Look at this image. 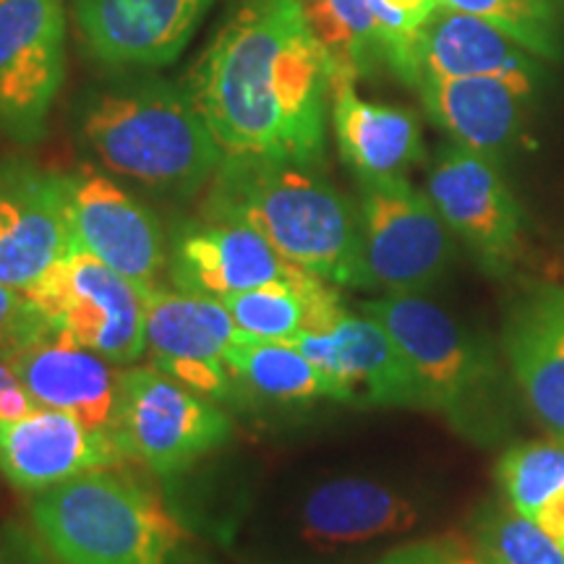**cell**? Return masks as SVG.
<instances>
[{"instance_id": "obj_1", "label": "cell", "mask_w": 564, "mask_h": 564, "mask_svg": "<svg viewBox=\"0 0 564 564\" xmlns=\"http://www.w3.org/2000/svg\"><path fill=\"white\" fill-rule=\"evenodd\" d=\"M337 70L301 0H243L188 74L228 158L324 165Z\"/></svg>"}, {"instance_id": "obj_22", "label": "cell", "mask_w": 564, "mask_h": 564, "mask_svg": "<svg viewBox=\"0 0 564 564\" xmlns=\"http://www.w3.org/2000/svg\"><path fill=\"white\" fill-rule=\"evenodd\" d=\"M421 520L415 502L369 478L322 484L301 507V535L319 549L356 546L405 533Z\"/></svg>"}, {"instance_id": "obj_6", "label": "cell", "mask_w": 564, "mask_h": 564, "mask_svg": "<svg viewBox=\"0 0 564 564\" xmlns=\"http://www.w3.org/2000/svg\"><path fill=\"white\" fill-rule=\"evenodd\" d=\"M24 293L55 333L112 366H131L147 352L144 295L89 251L61 259Z\"/></svg>"}, {"instance_id": "obj_28", "label": "cell", "mask_w": 564, "mask_h": 564, "mask_svg": "<svg viewBox=\"0 0 564 564\" xmlns=\"http://www.w3.org/2000/svg\"><path fill=\"white\" fill-rule=\"evenodd\" d=\"M478 564H564V549L507 499L481 505L474 520Z\"/></svg>"}, {"instance_id": "obj_12", "label": "cell", "mask_w": 564, "mask_h": 564, "mask_svg": "<svg viewBox=\"0 0 564 564\" xmlns=\"http://www.w3.org/2000/svg\"><path fill=\"white\" fill-rule=\"evenodd\" d=\"M152 366L217 403H232L225 350L243 333L223 301L154 285L141 291Z\"/></svg>"}, {"instance_id": "obj_19", "label": "cell", "mask_w": 564, "mask_h": 564, "mask_svg": "<svg viewBox=\"0 0 564 564\" xmlns=\"http://www.w3.org/2000/svg\"><path fill=\"white\" fill-rule=\"evenodd\" d=\"M533 84L510 76H421L415 89L453 144L499 162L518 139Z\"/></svg>"}, {"instance_id": "obj_30", "label": "cell", "mask_w": 564, "mask_h": 564, "mask_svg": "<svg viewBox=\"0 0 564 564\" xmlns=\"http://www.w3.org/2000/svg\"><path fill=\"white\" fill-rule=\"evenodd\" d=\"M440 6V0H369L382 58L411 87L415 84V42Z\"/></svg>"}, {"instance_id": "obj_15", "label": "cell", "mask_w": 564, "mask_h": 564, "mask_svg": "<svg viewBox=\"0 0 564 564\" xmlns=\"http://www.w3.org/2000/svg\"><path fill=\"white\" fill-rule=\"evenodd\" d=\"M121 444L55 408L0 421V474L19 491L40 494L91 470L126 463Z\"/></svg>"}, {"instance_id": "obj_34", "label": "cell", "mask_w": 564, "mask_h": 564, "mask_svg": "<svg viewBox=\"0 0 564 564\" xmlns=\"http://www.w3.org/2000/svg\"><path fill=\"white\" fill-rule=\"evenodd\" d=\"M19 212V160L0 162V238L11 230Z\"/></svg>"}, {"instance_id": "obj_27", "label": "cell", "mask_w": 564, "mask_h": 564, "mask_svg": "<svg viewBox=\"0 0 564 564\" xmlns=\"http://www.w3.org/2000/svg\"><path fill=\"white\" fill-rule=\"evenodd\" d=\"M308 24L327 51L337 79L371 74L382 58L369 0H301Z\"/></svg>"}, {"instance_id": "obj_33", "label": "cell", "mask_w": 564, "mask_h": 564, "mask_svg": "<svg viewBox=\"0 0 564 564\" xmlns=\"http://www.w3.org/2000/svg\"><path fill=\"white\" fill-rule=\"evenodd\" d=\"M37 403L30 398V392L21 384L17 369L11 361L0 358V421H13L21 415L37 411Z\"/></svg>"}, {"instance_id": "obj_8", "label": "cell", "mask_w": 564, "mask_h": 564, "mask_svg": "<svg viewBox=\"0 0 564 564\" xmlns=\"http://www.w3.org/2000/svg\"><path fill=\"white\" fill-rule=\"evenodd\" d=\"M358 183L364 259L373 288L390 295H421L434 288L453 259V241L429 194L413 188L405 175Z\"/></svg>"}, {"instance_id": "obj_11", "label": "cell", "mask_w": 564, "mask_h": 564, "mask_svg": "<svg viewBox=\"0 0 564 564\" xmlns=\"http://www.w3.org/2000/svg\"><path fill=\"white\" fill-rule=\"evenodd\" d=\"M291 345L329 379L335 403L429 411L403 348L371 316L348 312L329 333L299 335Z\"/></svg>"}, {"instance_id": "obj_4", "label": "cell", "mask_w": 564, "mask_h": 564, "mask_svg": "<svg viewBox=\"0 0 564 564\" xmlns=\"http://www.w3.org/2000/svg\"><path fill=\"white\" fill-rule=\"evenodd\" d=\"M361 314L382 324L403 348L429 411L442 413L457 434L489 444L510 432V398L497 356L444 308L421 295L387 293L364 301Z\"/></svg>"}, {"instance_id": "obj_36", "label": "cell", "mask_w": 564, "mask_h": 564, "mask_svg": "<svg viewBox=\"0 0 564 564\" xmlns=\"http://www.w3.org/2000/svg\"><path fill=\"white\" fill-rule=\"evenodd\" d=\"M173 564H209V562H204L199 556H192V554H178Z\"/></svg>"}, {"instance_id": "obj_14", "label": "cell", "mask_w": 564, "mask_h": 564, "mask_svg": "<svg viewBox=\"0 0 564 564\" xmlns=\"http://www.w3.org/2000/svg\"><path fill=\"white\" fill-rule=\"evenodd\" d=\"M299 267L282 259L249 223L204 217L181 223L167 243V274L178 291L225 301L267 282L288 280Z\"/></svg>"}, {"instance_id": "obj_29", "label": "cell", "mask_w": 564, "mask_h": 564, "mask_svg": "<svg viewBox=\"0 0 564 564\" xmlns=\"http://www.w3.org/2000/svg\"><path fill=\"white\" fill-rule=\"evenodd\" d=\"M440 3L491 21L535 58H562L564 0H440Z\"/></svg>"}, {"instance_id": "obj_18", "label": "cell", "mask_w": 564, "mask_h": 564, "mask_svg": "<svg viewBox=\"0 0 564 564\" xmlns=\"http://www.w3.org/2000/svg\"><path fill=\"white\" fill-rule=\"evenodd\" d=\"M502 345L528 408L564 442V288L539 285L514 303Z\"/></svg>"}, {"instance_id": "obj_32", "label": "cell", "mask_w": 564, "mask_h": 564, "mask_svg": "<svg viewBox=\"0 0 564 564\" xmlns=\"http://www.w3.org/2000/svg\"><path fill=\"white\" fill-rule=\"evenodd\" d=\"M379 564H478V560L460 541L442 539L394 549Z\"/></svg>"}, {"instance_id": "obj_35", "label": "cell", "mask_w": 564, "mask_h": 564, "mask_svg": "<svg viewBox=\"0 0 564 564\" xmlns=\"http://www.w3.org/2000/svg\"><path fill=\"white\" fill-rule=\"evenodd\" d=\"M0 564H37L32 546L21 541L17 533L0 535Z\"/></svg>"}, {"instance_id": "obj_10", "label": "cell", "mask_w": 564, "mask_h": 564, "mask_svg": "<svg viewBox=\"0 0 564 564\" xmlns=\"http://www.w3.org/2000/svg\"><path fill=\"white\" fill-rule=\"evenodd\" d=\"M426 194L484 270H512L523 251V212L497 160L457 144L444 147L429 171Z\"/></svg>"}, {"instance_id": "obj_3", "label": "cell", "mask_w": 564, "mask_h": 564, "mask_svg": "<svg viewBox=\"0 0 564 564\" xmlns=\"http://www.w3.org/2000/svg\"><path fill=\"white\" fill-rule=\"evenodd\" d=\"M79 133L105 171L175 199L207 186L225 160L188 87L154 76L91 91L82 102Z\"/></svg>"}, {"instance_id": "obj_9", "label": "cell", "mask_w": 564, "mask_h": 564, "mask_svg": "<svg viewBox=\"0 0 564 564\" xmlns=\"http://www.w3.org/2000/svg\"><path fill=\"white\" fill-rule=\"evenodd\" d=\"M66 79L63 0L0 3V137L17 144L42 139Z\"/></svg>"}, {"instance_id": "obj_25", "label": "cell", "mask_w": 564, "mask_h": 564, "mask_svg": "<svg viewBox=\"0 0 564 564\" xmlns=\"http://www.w3.org/2000/svg\"><path fill=\"white\" fill-rule=\"evenodd\" d=\"M232 377V405L303 408L316 400H333L329 379L291 343H267L241 335L225 350Z\"/></svg>"}, {"instance_id": "obj_23", "label": "cell", "mask_w": 564, "mask_h": 564, "mask_svg": "<svg viewBox=\"0 0 564 564\" xmlns=\"http://www.w3.org/2000/svg\"><path fill=\"white\" fill-rule=\"evenodd\" d=\"M329 105L337 147L358 181L403 175L423 160L421 123L413 112L364 100L356 79H335Z\"/></svg>"}, {"instance_id": "obj_31", "label": "cell", "mask_w": 564, "mask_h": 564, "mask_svg": "<svg viewBox=\"0 0 564 564\" xmlns=\"http://www.w3.org/2000/svg\"><path fill=\"white\" fill-rule=\"evenodd\" d=\"M51 333L53 327L26 299V293L0 282V358L13 361Z\"/></svg>"}, {"instance_id": "obj_16", "label": "cell", "mask_w": 564, "mask_h": 564, "mask_svg": "<svg viewBox=\"0 0 564 564\" xmlns=\"http://www.w3.org/2000/svg\"><path fill=\"white\" fill-rule=\"evenodd\" d=\"M70 209L79 246L139 291L158 285L167 243L152 209L100 173L70 175Z\"/></svg>"}, {"instance_id": "obj_24", "label": "cell", "mask_w": 564, "mask_h": 564, "mask_svg": "<svg viewBox=\"0 0 564 564\" xmlns=\"http://www.w3.org/2000/svg\"><path fill=\"white\" fill-rule=\"evenodd\" d=\"M223 303L243 335L267 343H293L306 333H329L348 314L337 285L301 267L288 280L267 282Z\"/></svg>"}, {"instance_id": "obj_21", "label": "cell", "mask_w": 564, "mask_h": 564, "mask_svg": "<svg viewBox=\"0 0 564 564\" xmlns=\"http://www.w3.org/2000/svg\"><path fill=\"white\" fill-rule=\"evenodd\" d=\"M421 76H510L535 82L539 63L491 21L440 6L415 42V84Z\"/></svg>"}, {"instance_id": "obj_2", "label": "cell", "mask_w": 564, "mask_h": 564, "mask_svg": "<svg viewBox=\"0 0 564 564\" xmlns=\"http://www.w3.org/2000/svg\"><path fill=\"white\" fill-rule=\"evenodd\" d=\"M209 183L204 217L249 223L282 259L337 288H373L358 209L322 167L225 154Z\"/></svg>"}, {"instance_id": "obj_13", "label": "cell", "mask_w": 564, "mask_h": 564, "mask_svg": "<svg viewBox=\"0 0 564 564\" xmlns=\"http://www.w3.org/2000/svg\"><path fill=\"white\" fill-rule=\"evenodd\" d=\"M215 0H74L84 51L116 74L173 63Z\"/></svg>"}, {"instance_id": "obj_20", "label": "cell", "mask_w": 564, "mask_h": 564, "mask_svg": "<svg viewBox=\"0 0 564 564\" xmlns=\"http://www.w3.org/2000/svg\"><path fill=\"white\" fill-rule=\"evenodd\" d=\"M79 246L70 209V175L19 160V212L0 238V282L26 291Z\"/></svg>"}, {"instance_id": "obj_7", "label": "cell", "mask_w": 564, "mask_h": 564, "mask_svg": "<svg viewBox=\"0 0 564 564\" xmlns=\"http://www.w3.org/2000/svg\"><path fill=\"white\" fill-rule=\"evenodd\" d=\"M230 434L232 421L217 400L154 366L123 371L116 440L129 460L171 476L220 449Z\"/></svg>"}, {"instance_id": "obj_5", "label": "cell", "mask_w": 564, "mask_h": 564, "mask_svg": "<svg viewBox=\"0 0 564 564\" xmlns=\"http://www.w3.org/2000/svg\"><path fill=\"white\" fill-rule=\"evenodd\" d=\"M32 520L61 564H173L181 523L150 489L112 468L34 494Z\"/></svg>"}, {"instance_id": "obj_37", "label": "cell", "mask_w": 564, "mask_h": 564, "mask_svg": "<svg viewBox=\"0 0 564 564\" xmlns=\"http://www.w3.org/2000/svg\"><path fill=\"white\" fill-rule=\"evenodd\" d=\"M562 549H564V541H562Z\"/></svg>"}, {"instance_id": "obj_38", "label": "cell", "mask_w": 564, "mask_h": 564, "mask_svg": "<svg viewBox=\"0 0 564 564\" xmlns=\"http://www.w3.org/2000/svg\"><path fill=\"white\" fill-rule=\"evenodd\" d=\"M0 3H3V0H0Z\"/></svg>"}, {"instance_id": "obj_26", "label": "cell", "mask_w": 564, "mask_h": 564, "mask_svg": "<svg viewBox=\"0 0 564 564\" xmlns=\"http://www.w3.org/2000/svg\"><path fill=\"white\" fill-rule=\"evenodd\" d=\"M505 499L554 541H564V442H523L497 463Z\"/></svg>"}, {"instance_id": "obj_17", "label": "cell", "mask_w": 564, "mask_h": 564, "mask_svg": "<svg viewBox=\"0 0 564 564\" xmlns=\"http://www.w3.org/2000/svg\"><path fill=\"white\" fill-rule=\"evenodd\" d=\"M11 364L40 408L66 411L84 426L116 436L123 387L118 366L55 329Z\"/></svg>"}]
</instances>
